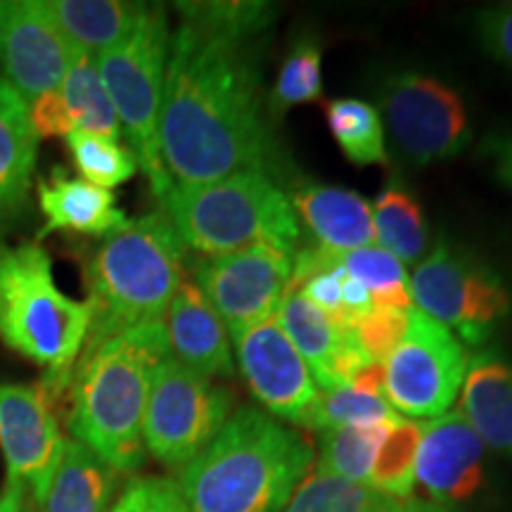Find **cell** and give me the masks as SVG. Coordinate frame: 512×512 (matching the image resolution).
<instances>
[{
	"mask_svg": "<svg viewBox=\"0 0 512 512\" xmlns=\"http://www.w3.org/2000/svg\"><path fill=\"white\" fill-rule=\"evenodd\" d=\"M159 147L174 183L278 169L252 43L181 22L166 60Z\"/></svg>",
	"mask_w": 512,
	"mask_h": 512,
	"instance_id": "obj_1",
	"label": "cell"
},
{
	"mask_svg": "<svg viewBox=\"0 0 512 512\" xmlns=\"http://www.w3.org/2000/svg\"><path fill=\"white\" fill-rule=\"evenodd\" d=\"M164 320L86 339L67 384V427L117 472L143 465V422L152 380L169 356Z\"/></svg>",
	"mask_w": 512,
	"mask_h": 512,
	"instance_id": "obj_2",
	"label": "cell"
},
{
	"mask_svg": "<svg viewBox=\"0 0 512 512\" xmlns=\"http://www.w3.org/2000/svg\"><path fill=\"white\" fill-rule=\"evenodd\" d=\"M311 467L302 432L242 406L176 484L190 512H283Z\"/></svg>",
	"mask_w": 512,
	"mask_h": 512,
	"instance_id": "obj_3",
	"label": "cell"
},
{
	"mask_svg": "<svg viewBox=\"0 0 512 512\" xmlns=\"http://www.w3.org/2000/svg\"><path fill=\"white\" fill-rule=\"evenodd\" d=\"M183 278L185 245L164 211L128 221L100 242L86 264L88 339L164 320Z\"/></svg>",
	"mask_w": 512,
	"mask_h": 512,
	"instance_id": "obj_4",
	"label": "cell"
},
{
	"mask_svg": "<svg viewBox=\"0 0 512 512\" xmlns=\"http://www.w3.org/2000/svg\"><path fill=\"white\" fill-rule=\"evenodd\" d=\"M91 330V304L76 302L55 283L53 261L36 242H0V342L36 366L60 396Z\"/></svg>",
	"mask_w": 512,
	"mask_h": 512,
	"instance_id": "obj_5",
	"label": "cell"
},
{
	"mask_svg": "<svg viewBox=\"0 0 512 512\" xmlns=\"http://www.w3.org/2000/svg\"><path fill=\"white\" fill-rule=\"evenodd\" d=\"M185 249L202 256L233 254L254 245L294 252L302 238L287 192L259 171L209 183H174L159 197Z\"/></svg>",
	"mask_w": 512,
	"mask_h": 512,
	"instance_id": "obj_6",
	"label": "cell"
},
{
	"mask_svg": "<svg viewBox=\"0 0 512 512\" xmlns=\"http://www.w3.org/2000/svg\"><path fill=\"white\" fill-rule=\"evenodd\" d=\"M169 43L171 29L166 10L159 5H147L131 36L95 57L100 79L117 112L121 133L128 138V150L136 155L138 169L147 176L157 200L174 185L159 147V114Z\"/></svg>",
	"mask_w": 512,
	"mask_h": 512,
	"instance_id": "obj_7",
	"label": "cell"
},
{
	"mask_svg": "<svg viewBox=\"0 0 512 512\" xmlns=\"http://www.w3.org/2000/svg\"><path fill=\"white\" fill-rule=\"evenodd\" d=\"M233 415V394L174 356L159 363L145 408V453L183 470L207 448Z\"/></svg>",
	"mask_w": 512,
	"mask_h": 512,
	"instance_id": "obj_8",
	"label": "cell"
},
{
	"mask_svg": "<svg viewBox=\"0 0 512 512\" xmlns=\"http://www.w3.org/2000/svg\"><path fill=\"white\" fill-rule=\"evenodd\" d=\"M411 297L415 309L446 325L465 347H484L512 311L501 275L446 242L415 268Z\"/></svg>",
	"mask_w": 512,
	"mask_h": 512,
	"instance_id": "obj_9",
	"label": "cell"
},
{
	"mask_svg": "<svg viewBox=\"0 0 512 512\" xmlns=\"http://www.w3.org/2000/svg\"><path fill=\"white\" fill-rule=\"evenodd\" d=\"M380 105L396 150L415 166L446 162L470 145L472 126L463 95L437 76L413 69L387 76Z\"/></svg>",
	"mask_w": 512,
	"mask_h": 512,
	"instance_id": "obj_10",
	"label": "cell"
},
{
	"mask_svg": "<svg viewBox=\"0 0 512 512\" xmlns=\"http://www.w3.org/2000/svg\"><path fill=\"white\" fill-rule=\"evenodd\" d=\"M470 354L446 325L413 306L408 330L384 366L387 401L403 418H439L463 387Z\"/></svg>",
	"mask_w": 512,
	"mask_h": 512,
	"instance_id": "obj_11",
	"label": "cell"
},
{
	"mask_svg": "<svg viewBox=\"0 0 512 512\" xmlns=\"http://www.w3.org/2000/svg\"><path fill=\"white\" fill-rule=\"evenodd\" d=\"M294 252L254 245L233 254L202 256L195 285L219 313L230 337L273 318L292 278Z\"/></svg>",
	"mask_w": 512,
	"mask_h": 512,
	"instance_id": "obj_12",
	"label": "cell"
},
{
	"mask_svg": "<svg viewBox=\"0 0 512 512\" xmlns=\"http://www.w3.org/2000/svg\"><path fill=\"white\" fill-rule=\"evenodd\" d=\"M60 396L46 382L0 384V451L8 477L22 482L38 508L46 501L67 437L60 425Z\"/></svg>",
	"mask_w": 512,
	"mask_h": 512,
	"instance_id": "obj_13",
	"label": "cell"
},
{
	"mask_svg": "<svg viewBox=\"0 0 512 512\" xmlns=\"http://www.w3.org/2000/svg\"><path fill=\"white\" fill-rule=\"evenodd\" d=\"M233 342L240 373L266 413L306 427L320 387L290 337L280 328L278 318L273 316L240 332Z\"/></svg>",
	"mask_w": 512,
	"mask_h": 512,
	"instance_id": "obj_14",
	"label": "cell"
},
{
	"mask_svg": "<svg viewBox=\"0 0 512 512\" xmlns=\"http://www.w3.org/2000/svg\"><path fill=\"white\" fill-rule=\"evenodd\" d=\"M72 53L43 0L0 3V69L24 102L62 86Z\"/></svg>",
	"mask_w": 512,
	"mask_h": 512,
	"instance_id": "obj_15",
	"label": "cell"
},
{
	"mask_svg": "<svg viewBox=\"0 0 512 512\" xmlns=\"http://www.w3.org/2000/svg\"><path fill=\"white\" fill-rule=\"evenodd\" d=\"M415 484L425 501L453 512L482 491L484 444L460 411L422 422Z\"/></svg>",
	"mask_w": 512,
	"mask_h": 512,
	"instance_id": "obj_16",
	"label": "cell"
},
{
	"mask_svg": "<svg viewBox=\"0 0 512 512\" xmlns=\"http://www.w3.org/2000/svg\"><path fill=\"white\" fill-rule=\"evenodd\" d=\"M275 318L299 356L304 358L320 389L347 387L356 370L368 361L358 351L354 337L339 332L330 318L318 311L299 290L287 287Z\"/></svg>",
	"mask_w": 512,
	"mask_h": 512,
	"instance_id": "obj_17",
	"label": "cell"
},
{
	"mask_svg": "<svg viewBox=\"0 0 512 512\" xmlns=\"http://www.w3.org/2000/svg\"><path fill=\"white\" fill-rule=\"evenodd\" d=\"M169 351L176 361L204 377H230L235 373L228 328L207 302L195 280L183 278L164 313Z\"/></svg>",
	"mask_w": 512,
	"mask_h": 512,
	"instance_id": "obj_18",
	"label": "cell"
},
{
	"mask_svg": "<svg viewBox=\"0 0 512 512\" xmlns=\"http://www.w3.org/2000/svg\"><path fill=\"white\" fill-rule=\"evenodd\" d=\"M460 392V413L482 444L512 458V358L496 347L479 349Z\"/></svg>",
	"mask_w": 512,
	"mask_h": 512,
	"instance_id": "obj_19",
	"label": "cell"
},
{
	"mask_svg": "<svg viewBox=\"0 0 512 512\" xmlns=\"http://www.w3.org/2000/svg\"><path fill=\"white\" fill-rule=\"evenodd\" d=\"M297 219L306 223L320 247L347 254L375 245L373 204L354 190L302 183L290 195Z\"/></svg>",
	"mask_w": 512,
	"mask_h": 512,
	"instance_id": "obj_20",
	"label": "cell"
},
{
	"mask_svg": "<svg viewBox=\"0 0 512 512\" xmlns=\"http://www.w3.org/2000/svg\"><path fill=\"white\" fill-rule=\"evenodd\" d=\"M38 204L48 221L46 230L107 238L128 223L112 190L69 176L64 169H53L38 183Z\"/></svg>",
	"mask_w": 512,
	"mask_h": 512,
	"instance_id": "obj_21",
	"label": "cell"
},
{
	"mask_svg": "<svg viewBox=\"0 0 512 512\" xmlns=\"http://www.w3.org/2000/svg\"><path fill=\"white\" fill-rule=\"evenodd\" d=\"M36 152L38 138L31 128L27 102L0 76V228L27 207Z\"/></svg>",
	"mask_w": 512,
	"mask_h": 512,
	"instance_id": "obj_22",
	"label": "cell"
},
{
	"mask_svg": "<svg viewBox=\"0 0 512 512\" xmlns=\"http://www.w3.org/2000/svg\"><path fill=\"white\" fill-rule=\"evenodd\" d=\"M62 36L74 48L98 57L119 46L143 19L145 3L124 0H43Z\"/></svg>",
	"mask_w": 512,
	"mask_h": 512,
	"instance_id": "obj_23",
	"label": "cell"
},
{
	"mask_svg": "<svg viewBox=\"0 0 512 512\" xmlns=\"http://www.w3.org/2000/svg\"><path fill=\"white\" fill-rule=\"evenodd\" d=\"M119 475L91 448L69 439L41 512H107Z\"/></svg>",
	"mask_w": 512,
	"mask_h": 512,
	"instance_id": "obj_24",
	"label": "cell"
},
{
	"mask_svg": "<svg viewBox=\"0 0 512 512\" xmlns=\"http://www.w3.org/2000/svg\"><path fill=\"white\" fill-rule=\"evenodd\" d=\"M60 93L67 105L69 119L74 131L91 133L110 140L121 138V124L114 112L105 83L100 79L98 60L91 53L74 48L69 60L67 74H64Z\"/></svg>",
	"mask_w": 512,
	"mask_h": 512,
	"instance_id": "obj_25",
	"label": "cell"
},
{
	"mask_svg": "<svg viewBox=\"0 0 512 512\" xmlns=\"http://www.w3.org/2000/svg\"><path fill=\"white\" fill-rule=\"evenodd\" d=\"M375 238L382 249L394 254L403 266L415 264L427 245V221L418 197L401 181L382 188L373 204Z\"/></svg>",
	"mask_w": 512,
	"mask_h": 512,
	"instance_id": "obj_26",
	"label": "cell"
},
{
	"mask_svg": "<svg viewBox=\"0 0 512 512\" xmlns=\"http://www.w3.org/2000/svg\"><path fill=\"white\" fill-rule=\"evenodd\" d=\"M325 121L342 155L356 166L387 164L382 114L370 102L339 98L325 105Z\"/></svg>",
	"mask_w": 512,
	"mask_h": 512,
	"instance_id": "obj_27",
	"label": "cell"
},
{
	"mask_svg": "<svg viewBox=\"0 0 512 512\" xmlns=\"http://www.w3.org/2000/svg\"><path fill=\"white\" fill-rule=\"evenodd\" d=\"M396 420L380 422V425L342 427V430L318 432L320 448L316 470L325 472V475L347 479V482L354 484H368L377 451H380L384 437L392 430Z\"/></svg>",
	"mask_w": 512,
	"mask_h": 512,
	"instance_id": "obj_28",
	"label": "cell"
},
{
	"mask_svg": "<svg viewBox=\"0 0 512 512\" xmlns=\"http://www.w3.org/2000/svg\"><path fill=\"white\" fill-rule=\"evenodd\" d=\"M422 439V422L401 418L384 437L377 451L368 486L377 494L392 501H408L415 494V465H418V448Z\"/></svg>",
	"mask_w": 512,
	"mask_h": 512,
	"instance_id": "obj_29",
	"label": "cell"
},
{
	"mask_svg": "<svg viewBox=\"0 0 512 512\" xmlns=\"http://www.w3.org/2000/svg\"><path fill=\"white\" fill-rule=\"evenodd\" d=\"M401 503L377 494L368 484H354L311 467L283 512H399Z\"/></svg>",
	"mask_w": 512,
	"mask_h": 512,
	"instance_id": "obj_30",
	"label": "cell"
},
{
	"mask_svg": "<svg viewBox=\"0 0 512 512\" xmlns=\"http://www.w3.org/2000/svg\"><path fill=\"white\" fill-rule=\"evenodd\" d=\"M339 268L366 287L373 306L382 309H413L411 275L406 266L380 245L354 249L339 256Z\"/></svg>",
	"mask_w": 512,
	"mask_h": 512,
	"instance_id": "obj_31",
	"label": "cell"
},
{
	"mask_svg": "<svg viewBox=\"0 0 512 512\" xmlns=\"http://www.w3.org/2000/svg\"><path fill=\"white\" fill-rule=\"evenodd\" d=\"M183 22L214 34L252 43L271 29L275 8L261 0H214V3H178Z\"/></svg>",
	"mask_w": 512,
	"mask_h": 512,
	"instance_id": "obj_32",
	"label": "cell"
},
{
	"mask_svg": "<svg viewBox=\"0 0 512 512\" xmlns=\"http://www.w3.org/2000/svg\"><path fill=\"white\" fill-rule=\"evenodd\" d=\"M323 48L313 36H304L292 46L280 64L273 91L268 95V112L285 114L306 102H316L323 95Z\"/></svg>",
	"mask_w": 512,
	"mask_h": 512,
	"instance_id": "obj_33",
	"label": "cell"
},
{
	"mask_svg": "<svg viewBox=\"0 0 512 512\" xmlns=\"http://www.w3.org/2000/svg\"><path fill=\"white\" fill-rule=\"evenodd\" d=\"M67 147L83 181L102 190L119 188L138 174L136 155L119 140L72 131L67 136Z\"/></svg>",
	"mask_w": 512,
	"mask_h": 512,
	"instance_id": "obj_34",
	"label": "cell"
},
{
	"mask_svg": "<svg viewBox=\"0 0 512 512\" xmlns=\"http://www.w3.org/2000/svg\"><path fill=\"white\" fill-rule=\"evenodd\" d=\"M399 413L389 406L387 399L380 396L358 392L351 387L339 389H320L316 406L309 415L306 427L316 432L342 430V427H363L380 425V422H392Z\"/></svg>",
	"mask_w": 512,
	"mask_h": 512,
	"instance_id": "obj_35",
	"label": "cell"
},
{
	"mask_svg": "<svg viewBox=\"0 0 512 512\" xmlns=\"http://www.w3.org/2000/svg\"><path fill=\"white\" fill-rule=\"evenodd\" d=\"M408 316H411V311L373 306L366 316L356 320L354 330H351V337H354L358 351L368 361H387L394 354V349L399 347L403 335H406Z\"/></svg>",
	"mask_w": 512,
	"mask_h": 512,
	"instance_id": "obj_36",
	"label": "cell"
},
{
	"mask_svg": "<svg viewBox=\"0 0 512 512\" xmlns=\"http://www.w3.org/2000/svg\"><path fill=\"white\" fill-rule=\"evenodd\" d=\"M126 512H190L176 482L164 477H145L128 484L121 496Z\"/></svg>",
	"mask_w": 512,
	"mask_h": 512,
	"instance_id": "obj_37",
	"label": "cell"
},
{
	"mask_svg": "<svg viewBox=\"0 0 512 512\" xmlns=\"http://www.w3.org/2000/svg\"><path fill=\"white\" fill-rule=\"evenodd\" d=\"M475 29L486 53L512 69V3L479 10Z\"/></svg>",
	"mask_w": 512,
	"mask_h": 512,
	"instance_id": "obj_38",
	"label": "cell"
},
{
	"mask_svg": "<svg viewBox=\"0 0 512 512\" xmlns=\"http://www.w3.org/2000/svg\"><path fill=\"white\" fill-rule=\"evenodd\" d=\"M27 107H29L31 128H34L36 138H43V140L57 138V136L67 138L69 133L74 131L60 88H57V91L38 95V98L27 102Z\"/></svg>",
	"mask_w": 512,
	"mask_h": 512,
	"instance_id": "obj_39",
	"label": "cell"
},
{
	"mask_svg": "<svg viewBox=\"0 0 512 512\" xmlns=\"http://www.w3.org/2000/svg\"><path fill=\"white\" fill-rule=\"evenodd\" d=\"M347 387L358 389V392L380 396V399H387V387H384V366L375 361H366L356 370Z\"/></svg>",
	"mask_w": 512,
	"mask_h": 512,
	"instance_id": "obj_40",
	"label": "cell"
},
{
	"mask_svg": "<svg viewBox=\"0 0 512 512\" xmlns=\"http://www.w3.org/2000/svg\"><path fill=\"white\" fill-rule=\"evenodd\" d=\"M0 512H41L31 491L22 482L5 479L3 491H0Z\"/></svg>",
	"mask_w": 512,
	"mask_h": 512,
	"instance_id": "obj_41",
	"label": "cell"
},
{
	"mask_svg": "<svg viewBox=\"0 0 512 512\" xmlns=\"http://www.w3.org/2000/svg\"><path fill=\"white\" fill-rule=\"evenodd\" d=\"M491 162L496 166V174L501 181L512 188V138H496L489 143Z\"/></svg>",
	"mask_w": 512,
	"mask_h": 512,
	"instance_id": "obj_42",
	"label": "cell"
},
{
	"mask_svg": "<svg viewBox=\"0 0 512 512\" xmlns=\"http://www.w3.org/2000/svg\"><path fill=\"white\" fill-rule=\"evenodd\" d=\"M403 512H453V510H446L441 508V505H434L430 501H425V498H408V501H403Z\"/></svg>",
	"mask_w": 512,
	"mask_h": 512,
	"instance_id": "obj_43",
	"label": "cell"
},
{
	"mask_svg": "<svg viewBox=\"0 0 512 512\" xmlns=\"http://www.w3.org/2000/svg\"><path fill=\"white\" fill-rule=\"evenodd\" d=\"M110 512H126V505H124V501H121V498H119L117 505H114V508H112Z\"/></svg>",
	"mask_w": 512,
	"mask_h": 512,
	"instance_id": "obj_44",
	"label": "cell"
},
{
	"mask_svg": "<svg viewBox=\"0 0 512 512\" xmlns=\"http://www.w3.org/2000/svg\"><path fill=\"white\" fill-rule=\"evenodd\" d=\"M399 512H403V505H401V508H399Z\"/></svg>",
	"mask_w": 512,
	"mask_h": 512,
	"instance_id": "obj_45",
	"label": "cell"
}]
</instances>
